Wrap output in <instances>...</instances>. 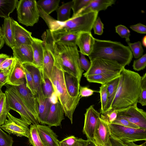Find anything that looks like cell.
Returning a JSON list of instances; mask_svg holds the SVG:
<instances>
[{
    "mask_svg": "<svg viewBox=\"0 0 146 146\" xmlns=\"http://www.w3.org/2000/svg\"><path fill=\"white\" fill-rule=\"evenodd\" d=\"M42 37L64 72L76 77L80 82L84 70L79 65L80 55L77 45L54 42L49 29L46 30Z\"/></svg>",
    "mask_w": 146,
    "mask_h": 146,
    "instance_id": "obj_1",
    "label": "cell"
},
{
    "mask_svg": "<svg viewBox=\"0 0 146 146\" xmlns=\"http://www.w3.org/2000/svg\"><path fill=\"white\" fill-rule=\"evenodd\" d=\"M141 77L137 72L125 68L122 69L119 75L115 95L108 110L111 109L117 110L123 109L138 103Z\"/></svg>",
    "mask_w": 146,
    "mask_h": 146,
    "instance_id": "obj_2",
    "label": "cell"
},
{
    "mask_svg": "<svg viewBox=\"0 0 146 146\" xmlns=\"http://www.w3.org/2000/svg\"><path fill=\"white\" fill-rule=\"evenodd\" d=\"M88 57L90 61L97 58L107 59L125 68L130 63L133 55L129 47L120 42L95 38L92 50Z\"/></svg>",
    "mask_w": 146,
    "mask_h": 146,
    "instance_id": "obj_3",
    "label": "cell"
},
{
    "mask_svg": "<svg viewBox=\"0 0 146 146\" xmlns=\"http://www.w3.org/2000/svg\"><path fill=\"white\" fill-rule=\"evenodd\" d=\"M54 66L49 79L52 84L54 92L63 108L65 116L72 124L73 113L81 97L80 95L76 98H73L70 96L66 85L64 72L54 58Z\"/></svg>",
    "mask_w": 146,
    "mask_h": 146,
    "instance_id": "obj_4",
    "label": "cell"
},
{
    "mask_svg": "<svg viewBox=\"0 0 146 146\" xmlns=\"http://www.w3.org/2000/svg\"><path fill=\"white\" fill-rule=\"evenodd\" d=\"M98 12H91L72 17L67 21L60 22L53 18L48 26L50 30H58L73 33L91 32L93 24L97 18Z\"/></svg>",
    "mask_w": 146,
    "mask_h": 146,
    "instance_id": "obj_5",
    "label": "cell"
},
{
    "mask_svg": "<svg viewBox=\"0 0 146 146\" xmlns=\"http://www.w3.org/2000/svg\"><path fill=\"white\" fill-rule=\"evenodd\" d=\"M5 85L6 89L5 93L10 109L18 113L21 118L29 125H38L37 119L27 108L16 93L10 85L6 84Z\"/></svg>",
    "mask_w": 146,
    "mask_h": 146,
    "instance_id": "obj_6",
    "label": "cell"
},
{
    "mask_svg": "<svg viewBox=\"0 0 146 146\" xmlns=\"http://www.w3.org/2000/svg\"><path fill=\"white\" fill-rule=\"evenodd\" d=\"M16 8L19 23L33 26L38 21L40 16L36 0L18 1Z\"/></svg>",
    "mask_w": 146,
    "mask_h": 146,
    "instance_id": "obj_7",
    "label": "cell"
},
{
    "mask_svg": "<svg viewBox=\"0 0 146 146\" xmlns=\"http://www.w3.org/2000/svg\"><path fill=\"white\" fill-rule=\"evenodd\" d=\"M109 125L111 135L117 139L133 142L146 140V129H134L112 123Z\"/></svg>",
    "mask_w": 146,
    "mask_h": 146,
    "instance_id": "obj_8",
    "label": "cell"
},
{
    "mask_svg": "<svg viewBox=\"0 0 146 146\" xmlns=\"http://www.w3.org/2000/svg\"><path fill=\"white\" fill-rule=\"evenodd\" d=\"M90 66L83 74L85 77L90 75L105 74L119 75L124 68L117 62L102 58H97L90 61Z\"/></svg>",
    "mask_w": 146,
    "mask_h": 146,
    "instance_id": "obj_9",
    "label": "cell"
},
{
    "mask_svg": "<svg viewBox=\"0 0 146 146\" xmlns=\"http://www.w3.org/2000/svg\"><path fill=\"white\" fill-rule=\"evenodd\" d=\"M4 123L0 126V128L7 132L9 134H13L17 137H25L28 138L29 135V125L26 121L20 118H17L8 113Z\"/></svg>",
    "mask_w": 146,
    "mask_h": 146,
    "instance_id": "obj_10",
    "label": "cell"
},
{
    "mask_svg": "<svg viewBox=\"0 0 146 146\" xmlns=\"http://www.w3.org/2000/svg\"><path fill=\"white\" fill-rule=\"evenodd\" d=\"M137 104L117 110V117L123 118L137 125L139 128L146 129V112L139 108Z\"/></svg>",
    "mask_w": 146,
    "mask_h": 146,
    "instance_id": "obj_11",
    "label": "cell"
},
{
    "mask_svg": "<svg viewBox=\"0 0 146 146\" xmlns=\"http://www.w3.org/2000/svg\"><path fill=\"white\" fill-rule=\"evenodd\" d=\"M10 86L38 119V109L37 98L27 87L26 82L18 86Z\"/></svg>",
    "mask_w": 146,
    "mask_h": 146,
    "instance_id": "obj_12",
    "label": "cell"
},
{
    "mask_svg": "<svg viewBox=\"0 0 146 146\" xmlns=\"http://www.w3.org/2000/svg\"><path fill=\"white\" fill-rule=\"evenodd\" d=\"M100 115V113L94 109L93 105H91L87 108L84 114L83 132L86 135L88 140L94 143V130Z\"/></svg>",
    "mask_w": 146,
    "mask_h": 146,
    "instance_id": "obj_13",
    "label": "cell"
},
{
    "mask_svg": "<svg viewBox=\"0 0 146 146\" xmlns=\"http://www.w3.org/2000/svg\"><path fill=\"white\" fill-rule=\"evenodd\" d=\"M109 124L99 118L94 131V137L95 143L97 146H111Z\"/></svg>",
    "mask_w": 146,
    "mask_h": 146,
    "instance_id": "obj_14",
    "label": "cell"
},
{
    "mask_svg": "<svg viewBox=\"0 0 146 146\" xmlns=\"http://www.w3.org/2000/svg\"><path fill=\"white\" fill-rule=\"evenodd\" d=\"M12 26L15 43L14 47H18L23 44L31 45L33 37L31 32L13 19Z\"/></svg>",
    "mask_w": 146,
    "mask_h": 146,
    "instance_id": "obj_15",
    "label": "cell"
},
{
    "mask_svg": "<svg viewBox=\"0 0 146 146\" xmlns=\"http://www.w3.org/2000/svg\"><path fill=\"white\" fill-rule=\"evenodd\" d=\"M63 108L58 101L51 104L49 111L45 121V124L50 127L61 126L62 121L64 119Z\"/></svg>",
    "mask_w": 146,
    "mask_h": 146,
    "instance_id": "obj_16",
    "label": "cell"
},
{
    "mask_svg": "<svg viewBox=\"0 0 146 146\" xmlns=\"http://www.w3.org/2000/svg\"><path fill=\"white\" fill-rule=\"evenodd\" d=\"M95 38L91 32L79 33L76 44L79 47L80 53L88 56L92 52L95 42Z\"/></svg>",
    "mask_w": 146,
    "mask_h": 146,
    "instance_id": "obj_17",
    "label": "cell"
},
{
    "mask_svg": "<svg viewBox=\"0 0 146 146\" xmlns=\"http://www.w3.org/2000/svg\"><path fill=\"white\" fill-rule=\"evenodd\" d=\"M23 66L31 74L34 82L36 93L37 102L44 97L42 89V77L41 70L32 63H24Z\"/></svg>",
    "mask_w": 146,
    "mask_h": 146,
    "instance_id": "obj_18",
    "label": "cell"
},
{
    "mask_svg": "<svg viewBox=\"0 0 146 146\" xmlns=\"http://www.w3.org/2000/svg\"><path fill=\"white\" fill-rule=\"evenodd\" d=\"M43 43V61L41 69L42 79L49 78L54 65V59L52 54L44 40Z\"/></svg>",
    "mask_w": 146,
    "mask_h": 146,
    "instance_id": "obj_19",
    "label": "cell"
},
{
    "mask_svg": "<svg viewBox=\"0 0 146 146\" xmlns=\"http://www.w3.org/2000/svg\"><path fill=\"white\" fill-rule=\"evenodd\" d=\"M25 74L22 64L16 59L14 67L9 74L6 84L18 86L26 82Z\"/></svg>",
    "mask_w": 146,
    "mask_h": 146,
    "instance_id": "obj_20",
    "label": "cell"
},
{
    "mask_svg": "<svg viewBox=\"0 0 146 146\" xmlns=\"http://www.w3.org/2000/svg\"><path fill=\"white\" fill-rule=\"evenodd\" d=\"M37 130L44 146H60L56 134L50 127L43 125H37Z\"/></svg>",
    "mask_w": 146,
    "mask_h": 146,
    "instance_id": "obj_21",
    "label": "cell"
},
{
    "mask_svg": "<svg viewBox=\"0 0 146 146\" xmlns=\"http://www.w3.org/2000/svg\"><path fill=\"white\" fill-rule=\"evenodd\" d=\"M12 49L13 57L22 64L33 63V52L31 45L23 44Z\"/></svg>",
    "mask_w": 146,
    "mask_h": 146,
    "instance_id": "obj_22",
    "label": "cell"
},
{
    "mask_svg": "<svg viewBox=\"0 0 146 146\" xmlns=\"http://www.w3.org/2000/svg\"><path fill=\"white\" fill-rule=\"evenodd\" d=\"M115 1L113 0H92L87 6L74 16L81 15L91 12L98 13L100 11L105 10L108 7L114 4Z\"/></svg>",
    "mask_w": 146,
    "mask_h": 146,
    "instance_id": "obj_23",
    "label": "cell"
},
{
    "mask_svg": "<svg viewBox=\"0 0 146 146\" xmlns=\"http://www.w3.org/2000/svg\"><path fill=\"white\" fill-rule=\"evenodd\" d=\"M50 31L54 42L65 44H76L79 33L69 32L58 30Z\"/></svg>",
    "mask_w": 146,
    "mask_h": 146,
    "instance_id": "obj_24",
    "label": "cell"
},
{
    "mask_svg": "<svg viewBox=\"0 0 146 146\" xmlns=\"http://www.w3.org/2000/svg\"><path fill=\"white\" fill-rule=\"evenodd\" d=\"M42 40L34 37L33 38L31 46L33 52V64L41 69L43 61Z\"/></svg>",
    "mask_w": 146,
    "mask_h": 146,
    "instance_id": "obj_25",
    "label": "cell"
},
{
    "mask_svg": "<svg viewBox=\"0 0 146 146\" xmlns=\"http://www.w3.org/2000/svg\"><path fill=\"white\" fill-rule=\"evenodd\" d=\"M13 19L9 17L4 19L2 25L3 36L5 43L11 49L15 46L12 26Z\"/></svg>",
    "mask_w": 146,
    "mask_h": 146,
    "instance_id": "obj_26",
    "label": "cell"
},
{
    "mask_svg": "<svg viewBox=\"0 0 146 146\" xmlns=\"http://www.w3.org/2000/svg\"><path fill=\"white\" fill-rule=\"evenodd\" d=\"M64 76L68 94L72 98L78 97L80 96V82L76 78L65 72H64Z\"/></svg>",
    "mask_w": 146,
    "mask_h": 146,
    "instance_id": "obj_27",
    "label": "cell"
},
{
    "mask_svg": "<svg viewBox=\"0 0 146 146\" xmlns=\"http://www.w3.org/2000/svg\"><path fill=\"white\" fill-rule=\"evenodd\" d=\"M38 120L39 123L45 124V121L49 113L51 102L50 98H44L38 102Z\"/></svg>",
    "mask_w": 146,
    "mask_h": 146,
    "instance_id": "obj_28",
    "label": "cell"
},
{
    "mask_svg": "<svg viewBox=\"0 0 146 146\" xmlns=\"http://www.w3.org/2000/svg\"><path fill=\"white\" fill-rule=\"evenodd\" d=\"M17 0H0V17L6 19L16 8Z\"/></svg>",
    "mask_w": 146,
    "mask_h": 146,
    "instance_id": "obj_29",
    "label": "cell"
},
{
    "mask_svg": "<svg viewBox=\"0 0 146 146\" xmlns=\"http://www.w3.org/2000/svg\"><path fill=\"white\" fill-rule=\"evenodd\" d=\"M73 4V0L62 4L56 10L57 20L60 22H65L70 18V11Z\"/></svg>",
    "mask_w": 146,
    "mask_h": 146,
    "instance_id": "obj_30",
    "label": "cell"
},
{
    "mask_svg": "<svg viewBox=\"0 0 146 146\" xmlns=\"http://www.w3.org/2000/svg\"><path fill=\"white\" fill-rule=\"evenodd\" d=\"M119 75L96 74L89 75L85 78L89 82L96 83L103 85L108 84L111 81L119 77Z\"/></svg>",
    "mask_w": 146,
    "mask_h": 146,
    "instance_id": "obj_31",
    "label": "cell"
},
{
    "mask_svg": "<svg viewBox=\"0 0 146 146\" xmlns=\"http://www.w3.org/2000/svg\"><path fill=\"white\" fill-rule=\"evenodd\" d=\"M0 88V126L3 124L7 119L10 109L5 93Z\"/></svg>",
    "mask_w": 146,
    "mask_h": 146,
    "instance_id": "obj_32",
    "label": "cell"
},
{
    "mask_svg": "<svg viewBox=\"0 0 146 146\" xmlns=\"http://www.w3.org/2000/svg\"><path fill=\"white\" fill-rule=\"evenodd\" d=\"M59 0H44L37 1V4L46 14L49 15L59 7Z\"/></svg>",
    "mask_w": 146,
    "mask_h": 146,
    "instance_id": "obj_33",
    "label": "cell"
},
{
    "mask_svg": "<svg viewBox=\"0 0 146 146\" xmlns=\"http://www.w3.org/2000/svg\"><path fill=\"white\" fill-rule=\"evenodd\" d=\"M119 82V77L107 84L108 86L107 90L108 94V102L104 113L108 110L110 108L111 105L115 95Z\"/></svg>",
    "mask_w": 146,
    "mask_h": 146,
    "instance_id": "obj_34",
    "label": "cell"
},
{
    "mask_svg": "<svg viewBox=\"0 0 146 146\" xmlns=\"http://www.w3.org/2000/svg\"><path fill=\"white\" fill-rule=\"evenodd\" d=\"M28 138L29 143L33 146H44L38 133L37 125H31Z\"/></svg>",
    "mask_w": 146,
    "mask_h": 146,
    "instance_id": "obj_35",
    "label": "cell"
},
{
    "mask_svg": "<svg viewBox=\"0 0 146 146\" xmlns=\"http://www.w3.org/2000/svg\"><path fill=\"white\" fill-rule=\"evenodd\" d=\"M88 140L72 135L60 141V146H86Z\"/></svg>",
    "mask_w": 146,
    "mask_h": 146,
    "instance_id": "obj_36",
    "label": "cell"
},
{
    "mask_svg": "<svg viewBox=\"0 0 146 146\" xmlns=\"http://www.w3.org/2000/svg\"><path fill=\"white\" fill-rule=\"evenodd\" d=\"M107 84L101 85L99 92L100 94L101 103V113L103 114L105 111L108 102V94Z\"/></svg>",
    "mask_w": 146,
    "mask_h": 146,
    "instance_id": "obj_37",
    "label": "cell"
},
{
    "mask_svg": "<svg viewBox=\"0 0 146 146\" xmlns=\"http://www.w3.org/2000/svg\"><path fill=\"white\" fill-rule=\"evenodd\" d=\"M137 102L143 106H145L146 105V73L141 77L140 93Z\"/></svg>",
    "mask_w": 146,
    "mask_h": 146,
    "instance_id": "obj_38",
    "label": "cell"
},
{
    "mask_svg": "<svg viewBox=\"0 0 146 146\" xmlns=\"http://www.w3.org/2000/svg\"><path fill=\"white\" fill-rule=\"evenodd\" d=\"M127 43L135 58H139L143 55L144 50L141 42L138 41L133 43L129 42Z\"/></svg>",
    "mask_w": 146,
    "mask_h": 146,
    "instance_id": "obj_39",
    "label": "cell"
},
{
    "mask_svg": "<svg viewBox=\"0 0 146 146\" xmlns=\"http://www.w3.org/2000/svg\"><path fill=\"white\" fill-rule=\"evenodd\" d=\"M16 62L13 57L6 58L0 65V70L3 71L9 76L11 71Z\"/></svg>",
    "mask_w": 146,
    "mask_h": 146,
    "instance_id": "obj_40",
    "label": "cell"
},
{
    "mask_svg": "<svg viewBox=\"0 0 146 146\" xmlns=\"http://www.w3.org/2000/svg\"><path fill=\"white\" fill-rule=\"evenodd\" d=\"M42 89L45 98H50L54 92L52 84L49 78L43 79Z\"/></svg>",
    "mask_w": 146,
    "mask_h": 146,
    "instance_id": "obj_41",
    "label": "cell"
},
{
    "mask_svg": "<svg viewBox=\"0 0 146 146\" xmlns=\"http://www.w3.org/2000/svg\"><path fill=\"white\" fill-rule=\"evenodd\" d=\"M118 111L117 110L111 109L103 114H101L100 118L108 124L112 123L117 118Z\"/></svg>",
    "mask_w": 146,
    "mask_h": 146,
    "instance_id": "obj_42",
    "label": "cell"
},
{
    "mask_svg": "<svg viewBox=\"0 0 146 146\" xmlns=\"http://www.w3.org/2000/svg\"><path fill=\"white\" fill-rule=\"evenodd\" d=\"M110 139L111 146H146L145 141L141 144L137 145L133 142L127 141L117 139L113 137L111 135Z\"/></svg>",
    "mask_w": 146,
    "mask_h": 146,
    "instance_id": "obj_43",
    "label": "cell"
},
{
    "mask_svg": "<svg viewBox=\"0 0 146 146\" xmlns=\"http://www.w3.org/2000/svg\"><path fill=\"white\" fill-rule=\"evenodd\" d=\"M92 0H73L72 9L73 11L72 17L74 16L80 10L87 6Z\"/></svg>",
    "mask_w": 146,
    "mask_h": 146,
    "instance_id": "obj_44",
    "label": "cell"
},
{
    "mask_svg": "<svg viewBox=\"0 0 146 146\" xmlns=\"http://www.w3.org/2000/svg\"><path fill=\"white\" fill-rule=\"evenodd\" d=\"M115 31L121 37L125 38V41L127 42H130L129 36L130 32L125 26L120 25L115 27Z\"/></svg>",
    "mask_w": 146,
    "mask_h": 146,
    "instance_id": "obj_45",
    "label": "cell"
},
{
    "mask_svg": "<svg viewBox=\"0 0 146 146\" xmlns=\"http://www.w3.org/2000/svg\"><path fill=\"white\" fill-rule=\"evenodd\" d=\"M24 68L25 74L26 86L33 94L36 97V92L32 75L28 70L25 68Z\"/></svg>",
    "mask_w": 146,
    "mask_h": 146,
    "instance_id": "obj_46",
    "label": "cell"
},
{
    "mask_svg": "<svg viewBox=\"0 0 146 146\" xmlns=\"http://www.w3.org/2000/svg\"><path fill=\"white\" fill-rule=\"evenodd\" d=\"M12 137L0 128V146H12Z\"/></svg>",
    "mask_w": 146,
    "mask_h": 146,
    "instance_id": "obj_47",
    "label": "cell"
},
{
    "mask_svg": "<svg viewBox=\"0 0 146 146\" xmlns=\"http://www.w3.org/2000/svg\"><path fill=\"white\" fill-rule=\"evenodd\" d=\"M146 66V54L143 55L138 59L134 60L132 66L135 71H138L144 69Z\"/></svg>",
    "mask_w": 146,
    "mask_h": 146,
    "instance_id": "obj_48",
    "label": "cell"
},
{
    "mask_svg": "<svg viewBox=\"0 0 146 146\" xmlns=\"http://www.w3.org/2000/svg\"><path fill=\"white\" fill-rule=\"evenodd\" d=\"M111 123L127 127L134 129L139 128L137 125L130 122L125 119L121 117H117Z\"/></svg>",
    "mask_w": 146,
    "mask_h": 146,
    "instance_id": "obj_49",
    "label": "cell"
},
{
    "mask_svg": "<svg viewBox=\"0 0 146 146\" xmlns=\"http://www.w3.org/2000/svg\"><path fill=\"white\" fill-rule=\"evenodd\" d=\"M92 28L93 29L95 34L101 35L103 34L104 25L99 17L97 18L94 21Z\"/></svg>",
    "mask_w": 146,
    "mask_h": 146,
    "instance_id": "obj_50",
    "label": "cell"
},
{
    "mask_svg": "<svg viewBox=\"0 0 146 146\" xmlns=\"http://www.w3.org/2000/svg\"><path fill=\"white\" fill-rule=\"evenodd\" d=\"M79 64L81 69L86 72L88 70L91 65L90 62L86 58L85 55L81 53L79 58Z\"/></svg>",
    "mask_w": 146,
    "mask_h": 146,
    "instance_id": "obj_51",
    "label": "cell"
},
{
    "mask_svg": "<svg viewBox=\"0 0 146 146\" xmlns=\"http://www.w3.org/2000/svg\"><path fill=\"white\" fill-rule=\"evenodd\" d=\"M95 92H99V91L92 90L87 86H80V87L79 94L81 98L91 96Z\"/></svg>",
    "mask_w": 146,
    "mask_h": 146,
    "instance_id": "obj_52",
    "label": "cell"
},
{
    "mask_svg": "<svg viewBox=\"0 0 146 146\" xmlns=\"http://www.w3.org/2000/svg\"><path fill=\"white\" fill-rule=\"evenodd\" d=\"M130 28L133 31L140 34H146V26L139 23L136 24L131 25Z\"/></svg>",
    "mask_w": 146,
    "mask_h": 146,
    "instance_id": "obj_53",
    "label": "cell"
},
{
    "mask_svg": "<svg viewBox=\"0 0 146 146\" xmlns=\"http://www.w3.org/2000/svg\"><path fill=\"white\" fill-rule=\"evenodd\" d=\"M9 76L3 71L0 70V88L7 83Z\"/></svg>",
    "mask_w": 146,
    "mask_h": 146,
    "instance_id": "obj_54",
    "label": "cell"
},
{
    "mask_svg": "<svg viewBox=\"0 0 146 146\" xmlns=\"http://www.w3.org/2000/svg\"><path fill=\"white\" fill-rule=\"evenodd\" d=\"M10 56L5 54L1 53L0 54V65L2 62L7 58L9 57Z\"/></svg>",
    "mask_w": 146,
    "mask_h": 146,
    "instance_id": "obj_55",
    "label": "cell"
},
{
    "mask_svg": "<svg viewBox=\"0 0 146 146\" xmlns=\"http://www.w3.org/2000/svg\"><path fill=\"white\" fill-rule=\"evenodd\" d=\"M88 140L86 146H97L95 143L91 141Z\"/></svg>",
    "mask_w": 146,
    "mask_h": 146,
    "instance_id": "obj_56",
    "label": "cell"
},
{
    "mask_svg": "<svg viewBox=\"0 0 146 146\" xmlns=\"http://www.w3.org/2000/svg\"><path fill=\"white\" fill-rule=\"evenodd\" d=\"M5 43L4 41L2 36L0 37V49L3 46Z\"/></svg>",
    "mask_w": 146,
    "mask_h": 146,
    "instance_id": "obj_57",
    "label": "cell"
},
{
    "mask_svg": "<svg viewBox=\"0 0 146 146\" xmlns=\"http://www.w3.org/2000/svg\"><path fill=\"white\" fill-rule=\"evenodd\" d=\"M146 36H145L143 38L142 40V44L145 47H146Z\"/></svg>",
    "mask_w": 146,
    "mask_h": 146,
    "instance_id": "obj_58",
    "label": "cell"
},
{
    "mask_svg": "<svg viewBox=\"0 0 146 146\" xmlns=\"http://www.w3.org/2000/svg\"><path fill=\"white\" fill-rule=\"evenodd\" d=\"M3 36V33L1 28L0 27V37Z\"/></svg>",
    "mask_w": 146,
    "mask_h": 146,
    "instance_id": "obj_59",
    "label": "cell"
}]
</instances>
